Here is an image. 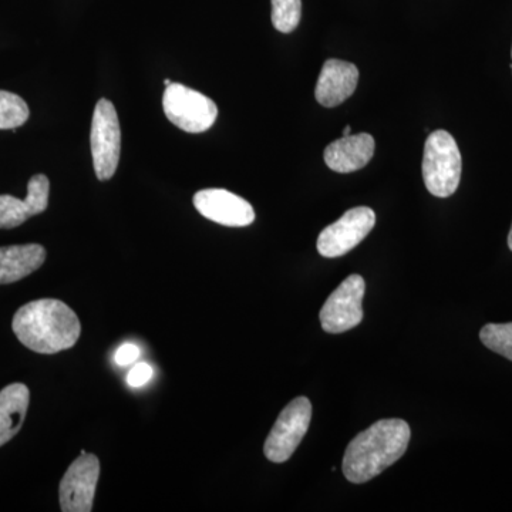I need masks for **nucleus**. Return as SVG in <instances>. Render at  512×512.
I'll return each mask as SVG.
<instances>
[{
  "instance_id": "obj_2",
  "label": "nucleus",
  "mask_w": 512,
  "mask_h": 512,
  "mask_svg": "<svg viewBox=\"0 0 512 512\" xmlns=\"http://www.w3.org/2000/svg\"><path fill=\"white\" fill-rule=\"evenodd\" d=\"M410 437L412 430L404 420L377 421L350 441L343 457V474L350 483H367L403 457Z\"/></svg>"
},
{
  "instance_id": "obj_24",
  "label": "nucleus",
  "mask_w": 512,
  "mask_h": 512,
  "mask_svg": "<svg viewBox=\"0 0 512 512\" xmlns=\"http://www.w3.org/2000/svg\"><path fill=\"white\" fill-rule=\"evenodd\" d=\"M511 57H512V49H511ZM511 69H512V63H511Z\"/></svg>"
},
{
  "instance_id": "obj_4",
  "label": "nucleus",
  "mask_w": 512,
  "mask_h": 512,
  "mask_svg": "<svg viewBox=\"0 0 512 512\" xmlns=\"http://www.w3.org/2000/svg\"><path fill=\"white\" fill-rule=\"evenodd\" d=\"M163 109L167 119L187 133L198 134L210 130L218 117V107L200 92L173 83L165 89Z\"/></svg>"
},
{
  "instance_id": "obj_15",
  "label": "nucleus",
  "mask_w": 512,
  "mask_h": 512,
  "mask_svg": "<svg viewBox=\"0 0 512 512\" xmlns=\"http://www.w3.org/2000/svg\"><path fill=\"white\" fill-rule=\"evenodd\" d=\"M29 402L30 392L26 384H9L0 392V447L9 443L22 429Z\"/></svg>"
},
{
  "instance_id": "obj_13",
  "label": "nucleus",
  "mask_w": 512,
  "mask_h": 512,
  "mask_svg": "<svg viewBox=\"0 0 512 512\" xmlns=\"http://www.w3.org/2000/svg\"><path fill=\"white\" fill-rule=\"evenodd\" d=\"M375 138L362 133L356 136H343L330 143L325 150V163L330 170L340 174L362 170L375 154Z\"/></svg>"
},
{
  "instance_id": "obj_7",
  "label": "nucleus",
  "mask_w": 512,
  "mask_h": 512,
  "mask_svg": "<svg viewBox=\"0 0 512 512\" xmlns=\"http://www.w3.org/2000/svg\"><path fill=\"white\" fill-rule=\"evenodd\" d=\"M365 292L366 284L362 276H348L320 309L319 318L323 330L338 335L356 328L363 320Z\"/></svg>"
},
{
  "instance_id": "obj_18",
  "label": "nucleus",
  "mask_w": 512,
  "mask_h": 512,
  "mask_svg": "<svg viewBox=\"0 0 512 512\" xmlns=\"http://www.w3.org/2000/svg\"><path fill=\"white\" fill-rule=\"evenodd\" d=\"M302 16V0H272V23L282 33L298 28Z\"/></svg>"
},
{
  "instance_id": "obj_21",
  "label": "nucleus",
  "mask_w": 512,
  "mask_h": 512,
  "mask_svg": "<svg viewBox=\"0 0 512 512\" xmlns=\"http://www.w3.org/2000/svg\"><path fill=\"white\" fill-rule=\"evenodd\" d=\"M508 247H510V249L512 251V227H511L510 235H508Z\"/></svg>"
},
{
  "instance_id": "obj_9",
  "label": "nucleus",
  "mask_w": 512,
  "mask_h": 512,
  "mask_svg": "<svg viewBox=\"0 0 512 512\" xmlns=\"http://www.w3.org/2000/svg\"><path fill=\"white\" fill-rule=\"evenodd\" d=\"M100 477V461L94 454L82 451V456L67 468L59 487L60 508L63 512H90Z\"/></svg>"
},
{
  "instance_id": "obj_19",
  "label": "nucleus",
  "mask_w": 512,
  "mask_h": 512,
  "mask_svg": "<svg viewBox=\"0 0 512 512\" xmlns=\"http://www.w3.org/2000/svg\"><path fill=\"white\" fill-rule=\"evenodd\" d=\"M151 377H153V367L147 365V363H137L128 372L127 383L131 387H141L150 382Z\"/></svg>"
},
{
  "instance_id": "obj_11",
  "label": "nucleus",
  "mask_w": 512,
  "mask_h": 512,
  "mask_svg": "<svg viewBox=\"0 0 512 512\" xmlns=\"http://www.w3.org/2000/svg\"><path fill=\"white\" fill-rule=\"evenodd\" d=\"M50 181L46 175L30 178L28 197L25 200L0 195V229H13L25 224L29 218L42 214L49 205Z\"/></svg>"
},
{
  "instance_id": "obj_14",
  "label": "nucleus",
  "mask_w": 512,
  "mask_h": 512,
  "mask_svg": "<svg viewBox=\"0 0 512 512\" xmlns=\"http://www.w3.org/2000/svg\"><path fill=\"white\" fill-rule=\"evenodd\" d=\"M46 261V249L39 244L0 248V285L13 284L37 271Z\"/></svg>"
},
{
  "instance_id": "obj_22",
  "label": "nucleus",
  "mask_w": 512,
  "mask_h": 512,
  "mask_svg": "<svg viewBox=\"0 0 512 512\" xmlns=\"http://www.w3.org/2000/svg\"><path fill=\"white\" fill-rule=\"evenodd\" d=\"M343 136H350V126H346L343 130Z\"/></svg>"
},
{
  "instance_id": "obj_1",
  "label": "nucleus",
  "mask_w": 512,
  "mask_h": 512,
  "mask_svg": "<svg viewBox=\"0 0 512 512\" xmlns=\"http://www.w3.org/2000/svg\"><path fill=\"white\" fill-rule=\"evenodd\" d=\"M12 329L22 345L40 355L72 349L82 333L76 313L57 299L26 303L13 316Z\"/></svg>"
},
{
  "instance_id": "obj_17",
  "label": "nucleus",
  "mask_w": 512,
  "mask_h": 512,
  "mask_svg": "<svg viewBox=\"0 0 512 512\" xmlns=\"http://www.w3.org/2000/svg\"><path fill=\"white\" fill-rule=\"evenodd\" d=\"M480 339L488 349L512 362V322L488 323L481 329Z\"/></svg>"
},
{
  "instance_id": "obj_10",
  "label": "nucleus",
  "mask_w": 512,
  "mask_h": 512,
  "mask_svg": "<svg viewBox=\"0 0 512 512\" xmlns=\"http://www.w3.org/2000/svg\"><path fill=\"white\" fill-rule=\"evenodd\" d=\"M194 207L202 217L225 227H248L255 221L254 208L248 201L221 188L197 192Z\"/></svg>"
},
{
  "instance_id": "obj_23",
  "label": "nucleus",
  "mask_w": 512,
  "mask_h": 512,
  "mask_svg": "<svg viewBox=\"0 0 512 512\" xmlns=\"http://www.w3.org/2000/svg\"><path fill=\"white\" fill-rule=\"evenodd\" d=\"M164 84H165V87H168V86H170V84H173V82H171V80L165 79Z\"/></svg>"
},
{
  "instance_id": "obj_16",
  "label": "nucleus",
  "mask_w": 512,
  "mask_h": 512,
  "mask_svg": "<svg viewBox=\"0 0 512 512\" xmlns=\"http://www.w3.org/2000/svg\"><path fill=\"white\" fill-rule=\"evenodd\" d=\"M29 107L22 97L0 90V130H13L29 119Z\"/></svg>"
},
{
  "instance_id": "obj_3",
  "label": "nucleus",
  "mask_w": 512,
  "mask_h": 512,
  "mask_svg": "<svg viewBox=\"0 0 512 512\" xmlns=\"http://www.w3.org/2000/svg\"><path fill=\"white\" fill-rule=\"evenodd\" d=\"M463 160L454 137L446 130L433 131L427 138L423 156V178L427 190L437 198L457 191Z\"/></svg>"
},
{
  "instance_id": "obj_8",
  "label": "nucleus",
  "mask_w": 512,
  "mask_h": 512,
  "mask_svg": "<svg viewBox=\"0 0 512 512\" xmlns=\"http://www.w3.org/2000/svg\"><path fill=\"white\" fill-rule=\"evenodd\" d=\"M376 225L372 208L356 207L338 221L323 229L318 238L319 254L325 258H339L356 248Z\"/></svg>"
},
{
  "instance_id": "obj_20",
  "label": "nucleus",
  "mask_w": 512,
  "mask_h": 512,
  "mask_svg": "<svg viewBox=\"0 0 512 512\" xmlns=\"http://www.w3.org/2000/svg\"><path fill=\"white\" fill-rule=\"evenodd\" d=\"M138 357H140V350H138L137 346L127 343V345H123L117 350L114 360H116L117 365L128 366L136 362Z\"/></svg>"
},
{
  "instance_id": "obj_6",
  "label": "nucleus",
  "mask_w": 512,
  "mask_h": 512,
  "mask_svg": "<svg viewBox=\"0 0 512 512\" xmlns=\"http://www.w3.org/2000/svg\"><path fill=\"white\" fill-rule=\"evenodd\" d=\"M312 419V404L308 397H296L279 414L278 420L272 427L265 441L264 453L272 463H285L303 437L308 433Z\"/></svg>"
},
{
  "instance_id": "obj_5",
  "label": "nucleus",
  "mask_w": 512,
  "mask_h": 512,
  "mask_svg": "<svg viewBox=\"0 0 512 512\" xmlns=\"http://www.w3.org/2000/svg\"><path fill=\"white\" fill-rule=\"evenodd\" d=\"M90 143L97 178L100 181L110 180L120 163L121 128L116 107L109 100L97 101Z\"/></svg>"
},
{
  "instance_id": "obj_12",
  "label": "nucleus",
  "mask_w": 512,
  "mask_h": 512,
  "mask_svg": "<svg viewBox=\"0 0 512 512\" xmlns=\"http://www.w3.org/2000/svg\"><path fill=\"white\" fill-rule=\"evenodd\" d=\"M359 82V69L353 63L329 59L323 64L316 84L315 97L320 106H339L355 93Z\"/></svg>"
}]
</instances>
